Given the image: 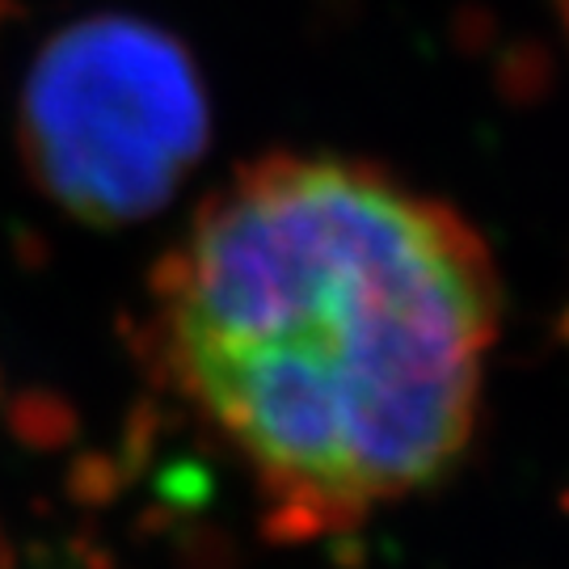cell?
Returning <instances> with one entry per match:
<instances>
[{"label":"cell","mask_w":569,"mask_h":569,"mask_svg":"<svg viewBox=\"0 0 569 569\" xmlns=\"http://www.w3.org/2000/svg\"><path fill=\"white\" fill-rule=\"evenodd\" d=\"M164 363L291 531L439 486L481 422L502 283L456 207L350 157L211 190L157 279Z\"/></svg>","instance_id":"obj_1"},{"label":"cell","mask_w":569,"mask_h":569,"mask_svg":"<svg viewBox=\"0 0 569 569\" xmlns=\"http://www.w3.org/2000/svg\"><path fill=\"white\" fill-rule=\"evenodd\" d=\"M207 140L203 89L178 42L93 18L47 42L21 98V152L56 203L89 224L140 220L182 186Z\"/></svg>","instance_id":"obj_2"},{"label":"cell","mask_w":569,"mask_h":569,"mask_svg":"<svg viewBox=\"0 0 569 569\" xmlns=\"http://www.w3.org/2000/svg\"><path fill=\"white\" fill-rule=\"evenodd\" d=\"M0 569H4V549H0Z\"/></svg>","instance_id":"obj_3"}]
</instances>
